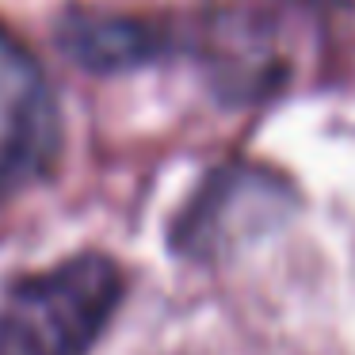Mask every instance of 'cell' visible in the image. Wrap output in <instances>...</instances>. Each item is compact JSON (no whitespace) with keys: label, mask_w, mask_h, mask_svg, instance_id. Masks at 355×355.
<instances>
[{"label":"cell","mask_w":355,"mask_h":355,"mask_svg":"<svg viewBox=\"0 0 355 355\" xmlns=\"http://www.w3.org/2000/svg\"><path fill=\"white\" fill-rule=\"evenodd\" d=\"M123 291V271L103 252L16 279L0 294V355H88Z\"/></svg>","instance_id":"1"},{"label":"cell","mask_w":355,"mask_h":355,"mask_svg":"<svg viewBox=\"0 0 355 355\" xmlns=\"http://www.w3.org/2000/svg\"><path fill=\"white\" fill-rule=\"evenodd\" d=\"M294 210V187L256 164H222L184 202L168 245L184 260L218 263L237 248L279 230Z\"/></svg>","instance_id":"2"},{"label":"cell","mask_w":355,"mask_h":355,"mask_svg":"<svg viewBox=\"0 0 355 355\" xmlns=\"http://www.w3.org/2000/svg\"><path fill=\"white\" fill-rule=\"evenodd\" d=\"M58 46L73 65L88 73H126L153 62L164 50V35L134 16L73 12L58 24Z\"/></svg>","instance_id":"4"},{"label":"cell","mask_w":355,"mask_h":355,"mask_svg":"<svg viewBox=\"0 0 355 355\" xmlns=\"http://www.w3.org/2000/svg\"><path fill=\"white\" fill-rule=\"evenodd\" d=\"M294 4H306V8H336L344 0H294Z\"/></svg>","instance_id":"5"},{"label":"cell","mask_w":355,"mask_h":355,"mask_svg":"<svg viewBox=\"0 0 355 355\" xmlns=\"http://www.w3.org/2000/svg\"><path fill=\"white\" fill-rule=\"evenodd\" d=\"M62 123L54 96L42 85H27L12 100L4 130H0V199L39 184L58 161Z\"/></svg>","instance_id":"3"}]
</instances>
